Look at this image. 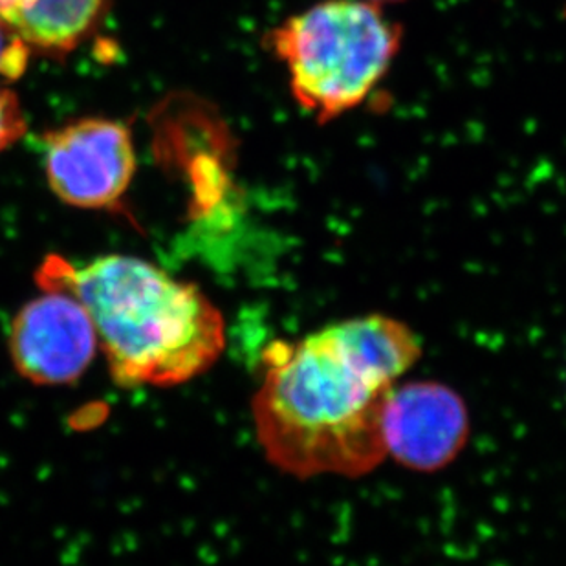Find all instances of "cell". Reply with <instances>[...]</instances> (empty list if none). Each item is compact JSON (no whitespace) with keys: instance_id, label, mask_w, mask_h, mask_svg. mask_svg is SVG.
Wrapping results in <instances>:
<instances>
[{"instance_id":"cell-1","label":"cell","mask_w":566,"mask_h":566,"mask_svg":"<svg viewBox=\"0 0 566 566\" xmlns=\"http://www.w3.org/2000/svg\"><path fill=\"white\" fill-rule=\"evenodd\" d=\"M38 283L80 300L96 326L108 373L122 387H175L208 373L226 348L224 315L197 284L153 262L103 255L74 266L44 259Z\"/></svg>"},{"instance_id":"cell-2","label":"cell","mask_w":566,"mask_h":566,"mask_svg":"<svg viewBox=\"0 0 566 566\" xmlns=\"http://www.w3.org/2000/svg\"><path fill=\"white\" fill-rule=\"evenodd\" d=\"M390 390L348 361L328 326L275 343L252 401L256 440L286 475L358 479L387 457L381 417Z\"/></svg>"},{"instance_id":"cell-3","label":"cell","mask_w":566,"mask_h":566,"mask_svg":"<svg viewBox=\"0 0 566 566\" xmlns=\"http://www.w3.org/2000/svg\"><path fill=\"white\" fill-rule=\"evenodd\" d=\"M295 102L317 122L358 107L400 52L401 28L367 0H323L273 28Z\"/></svg>"},{"instance_id":"cell-4","label":"cell","mask_w":566,"mask_h":566,"mask_svg":"<svg viewBox=\"0 0 566 566\" xmlns=\"http://www.w3.org/2000/svg\"><path fill=\"white\" fill-rule=\"evenodd\" d=\"M44 175L61 202L80 209H116L134 175L133 133L118 119L81 118L44 138Z\"/></svg>"},{"instance_id":"cell-5","label":"cell","mask_w":566,"mask_h":566,"mask_svg":"<svg viewBox=\"0 0 566 566\" xmlns=\"http://www.w3.org/2000/svg\"><path fill=\"white\" fill-rule=\"evenodd\" d=\"M11 364L35 385L75 384L96 359L99 339L80 300L63 290H44L11 319Z\"/></svg>"},{"instance_id":"cell-6","label":"cell","mask_w":566,"mask_h":566,"mask_svg":"<svg viewBox=\"0 0 566 566\" xmlns=\"http://www.w3.org/2000/svg\"><path fill=\"white\" fill-rule=\"evenodd\" d=\"M385 448L407 470L433 473L451 464L470 439V412L459 392L439 381L392 387L381 417Z\"/></svg>"},{"instance_id":"cell-7","label":"cell","mask_w":566,"mask_h":566,"mask_svg":"<svg viewBox=\"0 0 566 566\" xmlns=\"http://www.w3.org/2000/svg\"><path fill=\"white\" fill-rule=\"evenodd\" d=\"M348 361L381 387L412 369L422 356V343L403 323L389 315L369 314L328 325Z\"/></svg>"},{"instance_id":"cell-8","label":"cell","mask_w":566,"mask_h":566,"mask_svg":"<svg viewBox=\"0 0 566 566\" xmlns=\"http://www.w3.org/2000/svg\"><path fill=\"white\" fill-rule=\"evenodd\" d=\"M107 4L108 0H30L10 28L32 52L69 54L99 24Z\"/></svg>"},{"instance_id":"cell-9","label":"cell","mask_w":566,"mask_h":566,"mask_svg":"<svg viewBox=\"0 0 566 566\" xmlns=\"http://www.w3.org/2000/svg\"><path fill=\"white\" fill-rule=\"evenodd\" d=\"M32 54L30 46L0 19V85L22 77Z\"/></svg>"},{"instance_id":"cell-10","label":"cell","mask_w":566,"mask_h":566,"mask_svg":"<svg viewBox=\"0 0 566 566\" xmlns=\"http://www.w3.org/2000/svg\"><path fill=\"white\" fill-rule=\"evenodd\" d=\"M27 133L21 103L6 85H0V150L8 149Z\"/></svg>"},{"instance_id":"cell-11","label":"cell","mask_w":566,"mask_h":566,"mask_svg":"<svg viewBox=\"0 0 566 566\" xmlns=\"http://www.w3.org/2000/svg\"><path fill=\"white\" fill-rule=\"evenodd\" d=\"M30 0H0V19L10 27L11 19L28 4Z\"/></svg>"},{"instance_id":"cell-12","label":"cell","mask_w":566,"mask_h":566,"mask_svg":"<svg viewBox=\"0 0 566 566\" xmlns=\"http://www.w3.org/2000/svg\"><path fill=\"white\" fill-rule=\"evenodd\" d=\"M367 2H373V4L384 6V4H392V2H401V0H367Z\"/></svg>"}]
</instances>
